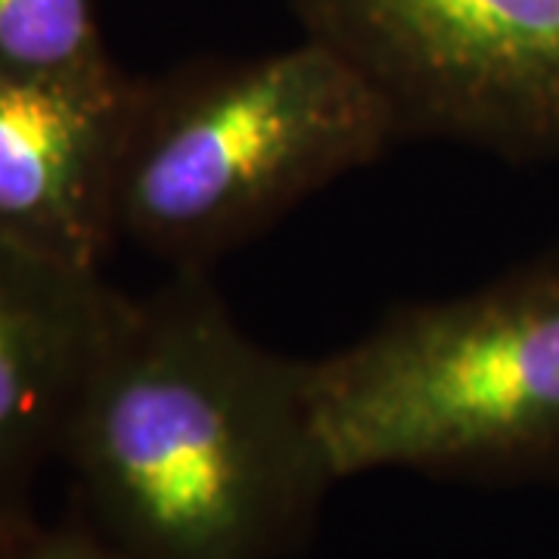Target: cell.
I'll return each instance as SVG.
<instances>
[{"instance_id": "obj_1", "label": "cell", "mask_w": 559, "mask_h": 559, "mask_svg": "<svg viewBox=\"0 0 559 559\" xmlns=\"http://www.w3.org/2000/svg\"><path fill=\"white\" fill-rule=\"evenodd\" d=\"M60 454L128 559L286 557L340 481L308 360L252 340L205 271L124 296Z\"/></svg>"}, {"instance_id": "obj_2", "label": "cell", "mask_w": 559, "mask_h": 559, "mask_svg": "<svg viewBox=\"0 0 559 559\" xmlns=\"http://www.w3.org/2000/svg\"><path fill=\"white\" fill-rule=\"evenodd\" d=\"M395 140L385 103L314 38L134 81L116 234L175 271H209Z\"/></svg>"}, {"instance_id": "obj_3", "label": "cell", "mask_w": 559, "mask_h": 559, "mask_svg": "<svg viewBox=\"0 0 559 559\" xmlns=\"http://www.w3.org/2000/svg\"><path fill=\"white\" fill-rule=\"evenodd\" d=\"M336 479L377 469L510 479L559 466V259L395 308L308 360Z\"/></svg>"}, {"instance_id": "obj_4", "label": "cell", "mask_w": 559, "mask_h": 559, "mask_svg": "<svg viewBox=\"0 0 559 559\" xmlns=\"http://www.w3.org/2000/svg\"><path fill=\"white\" fill-rule=\"evenodd\" d=\"M401 138L559 159V0H293Z\"/></svg>"}, {"instance_id": "obj_5", "label": "cell", "mask_w": 559, "mask_h": 559, "mask_svg": "<svg viewBox=\"0 0 559 559\" xmlns=\"http://www.w3.org/2000/svg\"><path fill=\"white\" fill-rule=\"evenodd\" d=\"M134 81L106 84L0 72V237L103 271L119 242L116 175Z\"/></svg>"}, {"instance_id": "obj_6", "label": "cell", "mask_w": 559, "mask_h": 559, "mask_svg": "<svg viewBox=\"0 0 559 559\" xmlns=\"http://www.w3.org/2000/svg\"><path fill=\"white\" fill-rule=\"evenodd\" d=\"M124 293L0 237V540L40 460L62 451L81 389L119 318Z\"/></svg>"}, {"instance_id": "obj_7", "label": "cell", "mask_w": 559, "mask_h": 559, "mask_svg": "<svg viewBox=\"0 0 559 559\" xmlns=\"http://www.w3.org/2000/svg\"><path fill=\"white\" fill-rule=\"evenodd\" d=\"M0 72L79 84L121 79L91 0H0Z\"/></svg>"}, {"instance_id": "obj_8", "label": "cell", "mask_w": 559, "mask_h": 559, "mask_svg": "<svg viewBox=\"0 0 559 559\" xmlns=\"http://www.w3.org/2000/svg\"><path fill=\"white\" fill-rule=\"evenodd\" d=\"M7 559H128L100 532L87 528H57L44 535H22Z\"/></svg>"}, {"instance_id": "obj_9", "label": "cell", "mask_w": 559, "mask_h": 559, "mask_svg": "<svg viewBox=\"0 0 559 559\" xmlns=\"http://www.w3.org/2000/svg\"><path fill=\"white\" fill-rule=\"evenodd\" d=\"M13 544H16V540H13ZM13 544H7V540H0V554H10V547H13Z\"/></svg>"}]
</instances>
